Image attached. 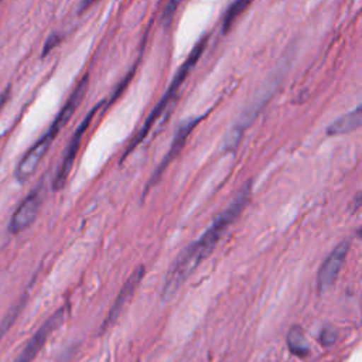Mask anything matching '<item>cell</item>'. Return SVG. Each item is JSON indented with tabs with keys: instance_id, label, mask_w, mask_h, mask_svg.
<instances>
[{
	"instance_id": "cell-14",
	"label": "cell",
	"mask_w": 362,
	"mask_h": 362,
	"mask_svg": "<svg viewBox=\"0 0 362 362\" xmlns=\"http://www.w3.org/2000/svg\"><path fill=\"white\" fill-rule=\"evenodd\" d=\"M184 0H167V4L164 7V11H163V23L164 24H168L173 18V16L175 14L178 6L182 3Z\"/></svg>"
},
{
	"instance_id": "cell-5",
	"label": "cell",
	"mask_w": 362,
	"mask_h": 362,
	"mask_svg": "<svg viewBox=\"0 0 362 362\" xmlns=\"http://www.w3.org/2000/svg\"><path fill=\"white\" fill-rule=\"evenodd\" d=\"M44 198V187L42 184H38L17 206L14 211L10 223H8V232L13 235H17L27 229L33 222L37 219L41 204Z\"/></svg>"
},
{
	"instance_id": "cell-7",
	"label": "cell",
	"mask_w": 362,
	"mask_h": 362,
	"mask_svg": "<svg viewBox=\"0 0 362 362\" xmlns=\"http://www.w3.org/2000/svg\"><path fill=\"white\" fill-rule=\"evenodd\" d=\"M349 242H341L338 243L331 253L325 257L322 262L318 273H317V288L318 291H325L328 287L334 284V281L338 277V273L346 259V255L349 252Z\"/></svg>"
},
{
	"instance_id": "cell-17",
	"label": "cell",
	"mask_w": 362,
	"mask_h": 362,
	"mask_svg": "<svg viewBox=\"0 0 362 362\" xmlns=\"http://www.w3.org/2000/svg\"><path fill=\"white\" fill-rule=\"evenodd\" d=\"M96 1H98V0H83V1L81 3V6H79V13H83L86 8H89L90 6H93Z\"/></svg>"
},
{
	"instance_id": "cell-18",
	"label": "cell",
	"mask_w": 362,
	"mask_h": 362,
	"mask_svg": "<svg viewBox=\"0 0 362 362\" xmlns=\"http://www.w3.org/2000/svg\"><path fill=\"white\" fill-rule=\"evenodd\" d=\"M8 95H10V86H7V89H4V92L0 95V109L3 107L6 100L8 99Z\"/></svg>"
},
{
	"instance_id": "cell-11",
	"label": "cell",
	"mask_w": 362,
	"mask_h": 362,
	"mask_svg": "<svg viewBox=\"0 0 362 362\" xmlns=\"http://www.w3.org/2000/svg\"><path fill=\"white\" fill-rule=\"evenodd\" d=\"M287 344H288L290 352L294 354L296 356L304 358L310 354V345L307 342L304 331L297 325L290 328L288 335H287Z\"/></svg>"
},
{
	"instance_id": "cell-8",
	"label": "cell",
	"mask_w": 362,
	"mask_h": 362,
	"mask_svg": "<svg viewBox=\"0 0 362 362\" xmlns=\"http://www.w3.org/2000/svg\"><path fill=\"white\" fill-rule=\"evenodd\" d=\"M201 119H202L201 116H199V117H189V119H187L185 122H182V123L180 124V127L177 129V132H175V134H174V137H173V141H171V146H170L167 154L163 157V160L160 161V164H158L157 168L154 170L153 175L150 177L148 182L146 184V191H144V192H147V191L158 181V178L161 177V174L164 173V170L167 168V165H168V164L175 158V156L181 151V148H182V146H184L187 137H188L189 133L194 130V127L199 123Z\"/></svg>"
},
{
	"instance_id": "cell-1",
	"label": "cell",
	"mask_w": 362,
	"mask_h": 362,
	"mask_svg": "<svg viewBox=\"0 0 362 362\" xmlns=\"http://www.w3.org/2000/svg\"><path fill=\"white\" fill-rule=\"evenodd\" d=\"M252 182L247 181L233 197V199L214 218L205 232L188 246H185L174 263L171 264L163 286V298L173 297L189 274L212 253L223 233L229 229L233 221L240 215L250 199Z\"/></svg>"
},
{
	"instance_id": "cell-19",
	"label": "cell",
	"mask_w": 362,
	"mask_h": 362,
	"mask_svg": "<svg viewBox=\"0 0 362 362\" xmlns=\"http://www.w3.org/2000/svg\"><path fill=\"white\" fill-rule=\"evenodd\" d=\"M0 3H1V0H0Z\"/></svg>"
},
{
	"instance_id": "cell-4",
	"label": "cell",
	"mask_w": 362,
	"mask_h": 362,
	"mask_svg": "<svg viewBox=\"0 0 362 362\" xmlns=\"http://www.w3.org/2000/svg\"><path fill=\"white\" fill-rule=\"evenodd\" d=\"M102 103H98L85 117L83 120L81 122V124L76 127V130L74 132V134L71 136L65 150H64V154H62V158H61V163L55 171V175L52 178V189L54 191H59L64 188L66 180H68V175L71 173V168H72V164L75 161V157L78 154V150H79V146H81V141H82V137L85 134V132L88 130L95 113L98 112V109L100 107Z\"/></svg>"
},
{
	"instance_id": "cell-10",
	"label": "cell",
	"mask_w": 362,
	"mask_h": 362,
	"mask_svg": "<svg viewBox=\"0 0 362 362\" xmlns=\"http://www.w3.org/2000/svg\"><path fill=\"white\" fill-rule=\"evenodd\" d=\"M362 122V115H361V107L356 106L354 110L339 116L337 120H334L328 129H327V134L328 136H341L349 132L356 130L361 126Z\"/></svg>"
},
{
	"instance_id": "cell-3",
	"label": "cell",
	"mask_w": 362,
	"mask_h": 362,
	"mask_svg": "<svg viewBox=\"0 0 362 362\" xmlns=\"http://www.w3.org/2000/svg\"><path fill=\"white\" fill-rule=\"evenodd\" d=\"M206 42H208V35H205L202 40H199L197 42V45L194 47V49L189 52V55L187 57V59L184 61V64L180 66V69L177 71V74L174 75L170 86L167 88V90L164 92V95L161 96V99L157 102V105L153 107V110L150 112V115L147 116V119L144 120L143 126L139 129V132L136 133V136L132 139L130 144L127 146V148L124 150L123 153V157H122V161L144 140V137L148 134V132L153 129V126L156 124L157 119L163 115V112L165 110V107L168 106V103L173 100V98L175 96L177 90L180 89V86L182 85V82L185 81V78L188 76V74L192 71V68L195 66V64L198 62L199 57L202 55L205 47H206Z\"/></svg>"
},
{
	"instance_id": "cell-13",
	"label": "cell",
	"mask_w": 362,
	"mask_h": 362,
	"mask_svg": "<svg viewBox=\"0 0 362 362\" xmlns=\"http://www.w3.org/2000/svg\"><path fill=\"white\" fill-rule=\"evenodd\" d=\"M23 304H24V300H23L20 304H17L13 310H10V311L7 313V315L4 317V320H3L1 324H0V338H1V337L6 334V331L11 327V324H13V321L16 320V317L18 315V313H20Z\"/></svg>"
},
{
	"instance_id": "cell-2",
	"label": "cell",
	"mask_w": 362,
	"mask_h": 362,
	"mask_svg": "<svg viewBox=\"0 0 362 362\" xmlns=\"http://www.w3.org/2000/svg\"><path fill=\"white\" fill-rule=\"evenodd\" d=\"M88 86V75H85L78 85L75 86V89L71 92L69 98L66 99L65 105L62 106V109L58 112V115L55 116V119L52 120L51 126L48 127V130L37 140V143L33 144V147L23 156V158L20 160L18 165L16 167L14 171V177L18 182H25L37 170L38 164L41 163V160L44 158V156L47 154V151L49 150L54 139L57 137V134L59 133V130L65 126V123L69 120V117L72 116V113L75 112V109L78 107V105L81 103L85 90Z\"/></svg>"
},
{
	"instance_id": "cell-9",
	"label": "cell",
	"mask_w": 362,
	"mask_h": 362,
	"mask_svg": "<svg viewBox=\"0 0 362 362\" xmlns=\"http://www.w3.org/2000/svg\"><path fill=\"white\" fill-rule=\"evenodd\" d=\"M143 274H144V266L140 264V266L136 267V269L133 270V273L127 277V280L124 281L123 287L120 288V291H119L116 300L113 301V304H112V307H110V310H109V313H107V317H106L105 321H103L102 331H105L107 327H110V325L117 320V317H119L120 313L123 311L124 305L129 303V300L132 298V296H133V293L136 291L137 286L140 284V281H141V279H143Z\"/></svg>"
},
{
	"instance_id": "cell-6",
	"label": "cell",
	"mask_w": 362,
	"mask_h": 362,
	"mask_svg": "<svg viewBox=\"0 0 362 362\" xmlns=\"http://www.w3.org/2000/svg\"><path fill=\"white\" fill-rule=\"evenodd\" d=\"M65 317V307L58 308L51 317H48L42 325L33 334V337L28 339L23 351L17 355L14 362H33L37 356V354L42 349L49 335L62 324Z\"/></svg>"
},
{
	"instance_id": "cell-12",
	"label": "cell",
	"mask_w": 362,
	"mask_h": 362,
	"mask_svg": "<svg viewBox=\"0 0 362 362\" xmlns=\"http://www.w3.org/2000/svg\"><path fill=\"white\" fill-rule=\"evenodd\" d=\"M253 0H235L229 7L228 10L225 11V16H223V20H222V31L226 33L232 24L235 23V20L246 10V7L252 3Z\"/></svg>"
},
{
	"instance_id": "cell-16",
	"label": "cell",
	"mask_w": 362,
	"mask_h": 362,
	"mask_svg": "<svg viewBox=\"0 0 362 362\" xmlns=\"http://www.w3.org/2000/svg\"><path fill=\"white\" fill-rule=\"evenodd\" d=\"M335 339H337V332H335L334 329H331V328H324V329L321 331L320 341H321V344H322L324 346L334 344Z\"/></svg>"
},
{
	"instance_id": "cell-15",
	"label": "cell",
	"mask_w": 362,
	"mask_h": 362,
	"mask_svg": "<svg viewBox=\"0 0 362 362\" xmlns=\"http://www.w3.org/2000/svg\"><path fill=\"white\" fill-rule=\"evenodd\" d=\"M59 41H61V35L59 34H57V33H52L48 38H47V41H45V44H44V47H42V51H41V57L44 58L57 44H59Z\"/></svg>"
}]
</instances>
